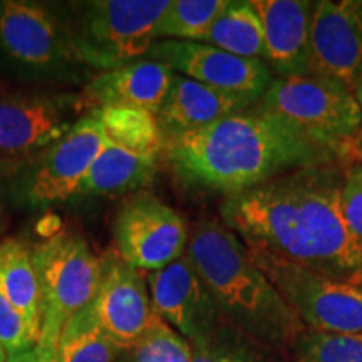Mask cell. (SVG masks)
<instances>
[{"mask_svg":"<svg viewBox=\"0 0 362 362\" xmlns=\"http://www.w3.org/2000/svg\"><path fill=\"white\" fill-rule=\"evenodd\" d=\"M342 178L324 166L291 171L226 197L221 218L248 248L362 284V247L341 208Z\"/></svg>","mask_w":362,"mask_h":362,"instance_id":"6da1fadb","label":"cell"},{"mask_svg":"<svg viewBox=\"0 0 362 362\" xmlns=\"http://www.w3.org/2000/svg\"><path fill=\"white\" fill-rule=\"evenodd\" d=\"M163 153L185 185L226 197L287 171L324 166L336 156L259 106L206 128L165 136Z\"/></svg>","mask_w":362,"mask_h":362,"instance_id":"7a4b0ae2","label":"cell"},{"mask_svg":"<svg viewBox=\"0 0 362 362\" xmlns=\"http://www.w3.org/2000/svg\"><path fill=\"white\" fill-rule=\"evenodd\" d=\"M187 257L230 325L272 351L293 346L305 332L296 312L255 264L242 238L218 220H200Z\"/></svg>","mask_w":362,"mask_h":362,"instance_id":"3957f363","label":"cell"},{"mask_svg":"<svg viewBox=\"0 0 362 362\" xmlns=\"http://www.w3.org/2000/svg\"><path fill=\"white\" fill-rule=\"evenodd\" d=\"M259 107L336 153L362 128V107L356 94L336 81L320 76L274 78Z\"/></svg>","mask_w":362,"mask_h":362,"instance_id":"277c9868","label":"cell"},{"mask_svg":"<svg viewBox=\"0 0 362 362\" xmlns=\"http://www.w3.org/2000/svg\"><path fill=\"white\" fill-rule=\"evenodd\" d=\"M40 288L39 347L56 349L72 317L93 304L101 259L78 235H54L33 248Z\"/></svg>","mask_w":362,"mask_h":362,"instance_id":"5b68a950","label":"cell"},{"mask_svg":"<svg viewBox=\"0 0 362 362\" xmlns=\"http://www.w3.org/2000/svg\"><path fill=\"white\" fill-rule=\"evenodd\" d=\"M171 0H96L86 6L76 34L78 56L112 71L141 61L155 44L158 25Z\"/></svg>","mask_w":362,"mask_h":362,"instance_id":"8992f818","label":"cell"},{"mask_svg":"<svg viewBox=\"0 0 362 362\" xmlns=\"http://www.w3.org/2000/svg\"><path fill=\"white\" fill-rule=\"evenodd\" d=\"M248 252L307 329L362 336V284L325 277L262 250Z\"/></svg>","mask_w":362,"mask_h":362,"instance_id":"52a82bcc","label":"cell"},{"mask_svg":"<svg viewBox=\"0 0 362 362\" xmlns=\"http://www.w3.org/2000/svg\"><path fill=\"white\" fill-rule=\"evenodd\" d=\"M188 238L187 225L178 211L149 193L129 198L115 221L117 255L146 274L183 257Z\"/></svg>","mask_w":362,"mask_h":362,"instance_id":"ba28073f","label":"cell"},{"mask_svg":"<svg viewBox=\"0 0 362 362\" xmlns=\"http://www.w3.org/2000/svg\"><path fill=\"white\" fill-rule=\"evenodd\" d=\"M144 59L170 67L175 74L210 88L259 101L272 83L269 64L260 59H243L215 45L165 39L155 42Z\"/></svg>","mask_w":362,"mask_h":362,"instance_id":"9c48e42d","label":"cell"},{"mask_svg":"<svg viewBox=\"0 0 362 362\" xmlns=\"http://www.w3.org/2000/svg\"><path fill=\"white\" fill-rule=\"evenodd\" d=\"M310 74L356 88L362 74V2L314 4L309 29Z\"/></svg>","mask_w":362,"mask_h":362,"instance_id":"30bf717a","label":"cell"},{"mask_svg":"<svg viewBox=\"0 0 362 362\" xmlns=\"http://www.w3.org/2000/svg\"><path fill=\"white\" fill-rule=\"evenodd\" d=\"M146 282L153 310L192 347L218 332L221 312L187 253L165 269L148 272Z\"/></svg>","mask_w":362,"mask_h":362,"instance_id":"8fae6325","label":"cell"},{"mask_svg":"<svg viewBox=\"0 0 362 362\" xmlns=\"http://www.w3.org/2000/svg\"><path fill=\"white\" fill-rule=\"evenodd\" d=\"M103 144L104 131L94 111L79 117L59 141L45 149L27 181V198L35 205H49L79 194Z\"/></svg>","mask_w":362,"mask_h":362,"instance_id":"7c38bea8","label":"cell"},{"mask_svg":"<svg viewBox=\"0 0 362 362\" xmlns=\"http://www.w3.org/2000/svg\"><path fill=\"white\" fill-rule=\"evenodd\" d=\"M90 307L104 332L123 351L133 349L155 315L146 277L117 253L101 259V280Z\"/></svg>","mask_w":362,"mask_h":362,"instance_id":"4fadbf2b","label":"cell"},{"mask_svg":"<svg viewBox=\"0 0 362 362\" xmlns=\"http://www.w3.org/2000/svg\"><path fill=\"white\" fill-rule=\"evenodd\" d=\"M78 119L69 103L59 99L37 94L0 96V155L27 156L47 149Z\"/></svg>","mask_w":362,"mask_h":362,"instance_id":"5bb4252c","label":"cell"},{"mask_svg":"<svg viewBox=\"0 0 362 362\" xmlns=\"http://www.w3.org/2000/svg\"><path fill=\"white\" fill-rule=\"evenodd\" d=\"M265 40V62L279 78L310 74L309 29L314 4L305 0H252Z\"/></svg>","mask_w":362,"mask_h":362,"instance_id":"9a60e30c","label":"cell"},{"mask_svg":"<svg viewBox=\"0 0 362 362\" xmlns=\"http://www.w3.org/2000/svg\"><path fill=\"white\" fill-rule=\"evenodd\" d=\"M175 72L160 62L141 59L117 69L104 71L86 88L93 110L110 106L138 107L158 115L173 83Z\"/></svg>","mask_w":362,"mask_h":362,"instance_id":"2e32d148","label":"cell"},{"mask_svg":"<svg viewBox=\"0 0 362 362\" xmlns=\"http://www.w3.org/2000/svg\"><path fill=\"white\" fill-rule=\"evenodd\" d=\"M0 47L12 59L33 67L56 64L64 52L51 13L24 0L0 2Z\"/></svg>","mask_w":362,"mask_h":362,"instance_id":"e0dca14e","label":"cell"},{"mask_svg":"<svg viewBox=\"0 0 362 362\" xmlns=\"http://www.w3.org/2000/svg\"><path fill=\"white\" fill-rule=\"evenodd\" d=\"M252 99L226 93L175 74L156 119L165 136L202 129L237 112L248 110Z\"/></svg>","mask_w":362,"mask_h":362,"instance_id":"ac0fdd59","label":"cell"},{"mask_svg":"<svg viewBox=\"0 0 362 362\" xmlns=\"http://www.w3.org/2000/svg\"><path fill=\"white\" fill-rule=\"evenodd\" d=\"M156 166V160L136 155L104 138L101 151L90 166L79 194L111 197L136 192L151 183Z\"/></svg>","mask_w":362,"mask_h":362,"instance_id":"d6986e66","label":"cell"},{"mask_svg":"<svg viewBox=\"0 0 362 362\" xmlns=\"http://www.w3.org/2000/svg\"><path fill=\"white\" fill-rule=\"evenodd\" d=\"M0 292L40 337V288L33 248L21 240L0 243ZM39 344V342H37Z\"/></svg>","mask_w":362,"mask_h":362,"instance_id":"ffe728a7","label":"cell"},{"mask_svg":"<svg viewBox=\"0 0 362 362\" xmlns=\"http://www.w3.org/2000/svg\"><path fill=\"white\" fill-rule=\"evenodd\" d=\"M93 111L103 126L104 138L136 155L158 161L165 149V134L155 115L124 106L99 107Z\"/></svg>","mask_w":362,"mask_h":362,"instance_id":"44dd1931","label":"cell"},{"mask_svg":"<svg viewBox=\"0 0 362 362\" xmlns=\"http://www.w3.org/2000/svg\"><path fill=\"white\" fill-rule=\"evenodd\" d=\"M203 42L237 57L265 61L264 29L252 0H230Z\"/></svg>","mask_w":362,"mask_h":362,"instance_id":"7402d4cb","label":"cell"},{"mask_svg":"<svg viewBox=\"0 0 362 362\" xmlns=\"http://www.w3.org/2000/svg\"><path fill=\"white\" fill-rule=\"evenodd\" d=\"M123 351L99 325L93 307L72 317L57 346L59 362H115Z\"/></svg>","mask_w":362,"mask_h":362,"instance_id":"603a6c76","label":"cell"},{"mask_svg":"<svg viewBox=\"0 0 362 362\" xmlns=\"http://www.w3.org/2000/svg\"><path fill=\"white\" fill-rule=\"evenodd\" d=\"M230 0H171L158 25L156 37L203 42Z\"/></svg>","mask_w":362,"mask_h":362,"instance_id":"cb8c5ba5","label":"cell"},{"mask_svg":"<svg viewBox=\"0 0 362 362\" xmlns=\"http://www.w3.org/2000/svg\"><path fill=\"white\" fill-rule=\"evenodd\" d=\"M270 352L232 325H221L214 337L193 346L192 362H275Z\"/></svg>","mask_w":362,"mask_h":362,"instance_id":"d4e9b609","label":"cell"},{"mask_svg":"<svg viewBox=\"0 0 362 362\" xmlns=\"http://www.w3.org/2000/svg\"><path fill=\"white\" fill-rule=\"evenodd\" d=\"M133 362H192L193 347L160 315H153L148 329L133 346Z\"/></svg>","mask_w":362,"mask_h":362,"instance_id":"484cf974","label":"cell"},{"mask_svg":"<svg viewBox=\"0 0 362 362\" xmlns=\"http://www.w3.org/2000/svg\"><path fill=\"white\" fill-rule=\"evenodd\" d=\"M296 362H362V339L307 329L297 342Z\"/></svg>","mask_w":362,"mask_h":362,"instance_id":"4316f807","label":"cell"},{"mask_svg":"<svg viewBox=\"0 0 362 362\" xmlns=\"http://www.w3.org/2000/svg\"><path fill=\"white\" fill-rule=\"evenodd\" d=\"M39 339L24 315L0 292V344L8 356L21 354L37 346Z\"/></svg>","mask_w":362,"mask_h":362,"instance_id":"83f0119b","label":"cell"},{"mask_svg":"<svg viewBox=\"0 0 362 362\" xmlns=\"http://www.w3.org/2000/svg\"><path fill=\"white\" fill-rule=\"evenodd\" d=\"M341 208L351 233L362 247V165L351 168L342 178Z\"/></svg>","mask_w":362,"mask_h":362,"instance_id":"f1b7e54d","label":"cell"},{"mask_svg":"<svg viewBox=\"0 0 362 362\" xmlns=\"http://www.w3.org/2000/svg\"><path fill=\"white\" fill-rule=\"evenodd\" d=\"M7 362H39V354H37V346L34 349L21 352V354L8 356Z\"/></svg>","mask_w":362,"mask_h":362,"instance_id":"f546056e","label":"cell"},{"mask_svg":"<svg viewBox=\"0 0 362 362\" xmlns=\"http://www.w3.org/2000/svg\"><path fill=\"white\" fill-rule=\"evenodd\" d=\"M37 354H39V362H59L56 349H45V347L37 346Z\"/></svg>","mask_w":362,"mask_h":362,"instance_id":"4dcf8cb0","label":"cell"},{"mask_svg":"<svg viewBox=\"0 0 362 362\" xmlns=\"http://www.w3.org/2000/svg\"><path fill=\"white\" fill-rule=\"evenodd\" d=\"M356 99H357V103L361 104V107H362V74H361V78H359V81H357L356 83Z\"/></svg>","mask_w":362,"mask_h":362,"instance_id":"1f68e13d","label":"cell"},{"mask_svg":"<svg viewBox=\"0 0 362 362\" xmlns=\"http://www.w3.org/2000/svg\"><path fill=\"white\" fill-rule=\"evenodd\" d=\"M7 359H8V354L2 347V344H0V362H7Z\"/></svg>","mask_w":362,"mask_h":362,"instance_id":"d6a6232c","label":"cell"},{"mask_svg":"<svg viewBox=\"0 0 362 362\" xmlns=\"http://www.w3.org/2000/svg\"><path fill=\"white\" fill-rule=\"evenodd\" d=\"M359 337H361V339H362V336H359Z\"/></svg>","mask_w":362,"mask_h":362,"instance_id":"836d02e7","label":"cell"}]
</instances>
